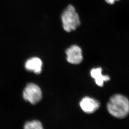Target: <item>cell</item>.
Instances as JSON below:
<instances>
[{
  "mask_svg": "<svg viewBox=\"0 0 129 129\" xmlns=\"http://www.w3.org/2000/svg\"><path fill=\"white\" fill-rule=\"evenodd\" d=\"M107 107L109 113L113 117L125 118L129 114V100L123 95H113L109 99Z\"/></svg>",
  "mask_w": 129,
  "mask_h": 129,
  "instance_id": "1",
  "label": "cell"
},
{
  "mask_svg": "<svg viewBox=\"0 0 129 129\" xmlns=\"http://www.w3.org/2000/svg\"><path fill=\"white\" fill-rule=\"evenodd\" d=\"M61 18L63 27L67 32L76 30L81 24L79 16L72 5H69L64 9Z\"/></svg>",
  "mask_w": 129,
  "mask_h": 129,
  "instance_id": "2",
  "label": "cell"
},
{
  "mask_svg": "<svg viewBox=\"0 0 129 129\" xmlns=\"http://www.w3.org/2000/svg\"><path fill=\"white\" fill-rule=\"evenodd\" d=\"M42 96L41 89L35 83L28 84L23 93V97L25 101L33 105L40 102L42 99Z\"/></svg>",
  "mask_w": 129,
  "mask_h": 129,
  "instance_id": "3",
  "label": "cell"
},
{
  "mask_svg": "<svg viewBox=\"0 0 129 129\" xmlns=\"http://www.w3.org/2000/svg\"><path fill=\"white\" fill-rule=\"evenodd\" d=\"M81 109L85 113L92 114L97 110L100 107V103L99 101L90 97H83L79 103Z\"/></svg>",
  "mask_w": 129,
  "mask_h": 129,
  "instance_id": "4",
  "label": "cell"
},
{
  "mask_svg": "<svg viewBox=\"0 0 129 129\" xmlns=\"http://www.w3.org/2000/svg\"><path fill=\"white\" fill-rule=\"evenodd\" d=\"M67 61L73 64H79L83 60L82 50L77 45H73L66 50Z\"/></svg>",
  "mask_w": 129,
  "mask_h": 129,
  "instance_id": "5",
  "label": "cell"
},
{
  "mask_svg": "<svg viewBox=\"0 0 129 129\" xmlns=\"http://www.w3.org/2000/svg\"><path fill=\"white\" fill-rule=\"evenodd\" d=\"M91 76L94 79L96 84L100 87L104 86V82L110 80V77L108 75H104L101 68H93L91 71Z\"/></svg>",
  "mask_w": 129,
  "mask_h": 129,
  "instance_id": "6",
  "label": "cell"
},
{
  "mask_svg": "<svg viewBox=\"0 0 129 129\" xmlns=\"http://www.w3.org/2000/svg\"><path fill=\"white\" fill-rule=\"evenodd\" d=\"M25 66L27 71H32L36 74H39L42 72V61L38 57H32L26 61Z\"/></svg>",
  "mask_w": 129,
  "mask_h": 129,
  "instance_id": "7",
  "label": "cell"
},
{
  "mask_svg": "<svg viewBox=\"0 0 129 129\" xmlns=\"http://www.w3.org/2000/svg\"><path fill=\"white\" fill-rule=\"evenodd\" d=\"M24 129H44L42 124L40 121L33 120L26 122L24 126Z\"/></svg>",
  "mask_w": 129,
  "mask_h": 129,
  "instance_id": "8",
  "label": "cell"
},
{
  "mask_svg": "<svg viewBox=\"0 0 129 129\" xmlns=\"http://www.w3.org/2000/svg\"><path fill=\"white\" fill-rule=\"evenodd\" d=\"M107 4L112 5L114 4L116 2L119 1V0H104Z\"/></svg>",
  "mask_w": 129,
  "mask_h": 129,
  "instance_id": "9",
  "label": "cell"
}]
</instances>
